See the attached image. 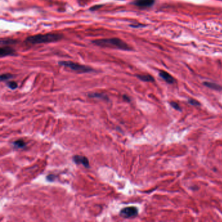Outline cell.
<instances>
[{
    "mask_svg": "<svg viewBox=\"0 0 222 222\" xmlns=\"http://www.w3.org/2000/svg\"><path fill=\"white\" fill-rule=\"evenodd\" d=\"M92 43L102 48H115L124 51L132 50V48L125 41L115 37L111 38L96 39V40L92 41Z\"/></svg>",
    "mask_w": 222,
    "mask_h": 222,
    "instance_id": "obj_1",
    "label": "cell"
},
{
    "mask_svg": "<svg viewBox=\"0 0 222 222\" xmlns=\"http://www.w3.org/2000/svg\"><path fill=\"white\" fill-rule=\"evenodd\" d=\"M63 38V35L61 33H49L46 34H38L29 36L25 38V41L32 44H37L57 42L61 40Z\"/></svg>",
    "mask_w": 222,
    "mask_h": 222,
    "instance_id": "obj_2",
    "label": "cell"
},
{
    "mask_svg": "<svg viewBox=\"0 0 222 222\" xmlns=\"http://www.w3.org/2000/svg\"><path fill=\"white\" fill-rule=\"evenodd\" d=\"M58 64L61 65V66H63L65 67L70 68V70L76 72V73H88L94 71L93 68L90 67L86 66V65H80L79 63H74V62L70 61H59Z\"/></svg>",
    "mask_w": 222,
    "mask_h": 222,
    "instance_id": "obj_3",
    "label": "cell"
},
{
    "mask_svg": "<svg viewBox=\"0 0 222 222\" xmlns=\"http://www.w3.org/2000/svg\"><path fill=\"white\" fill-rule=\"evenodd\" d=\"M120 216L125 218H133L138 216V210L134 207H128L124 208L120 212Z\"/></svg>",
    "mask_w": 222,
    "mask_h": 222,
    "instance_id": "obj_4",
    "label": "cell"
},
{
    "mask_svg": "<svg viewBox=\"0 0 222 222\" xmlns=\"http://www.w3.org/2000/svg\"><path fill=\"white\" fill-rule=\"evenodd\" d=\"M16 55V51L14 49L12 48L11 47L9 46H1V48H0V57L1 58L9 56V55Z\"/></svg>",
    "mask_w": 222,
    "mask_h": 222,
    "instance_id": "obj_5",
    "label": "cell"
},
{
    "mask_svg": "<svg viewBox=\"0 0 222 222\" xmlns=\"http://www.w3.org/2000/svg\"><path fill=\"white\" fill-rule=\"evenodd\" d=\"M73 161L76 163V164H81L86 168H89V162L86 156L76 155L73 157Z\"/></svg>",
    "mask_w": 222,
    "mask_h": 222,
    "instance_id": "obj_6",
    "label": "cell"
},
{
    "mask_svg": "<svg viewBox=\"0 0 222 222\" xmlns=\"http://www.w3.org/2000/svg\"><path fill=\"white\" fill-rule=\"evenodd\" d=\"M155 3V0H135L133 4L138 7L147 8L150 7Z\"/></svg>",
    "mask_w": 222,
    "mask_h": 222,
    "instance_id": "obj_7",
    "label": "cell"
},
{
    "mask_svg": "<svg viewBox=\"0 0 222 222\" xmlns=\"http://www.w3.org/2000/svg\"><path fill=\"white\" fill-rule=\"evenodd\" d=\"M160 76L163 80H165L166 82L168 83H173L175 82V79L171 74H169L168 73L165 71H160L159 73Z\"/></svg>",
    "mask_w": 222,
    "mask_h": 222,
    "instance_id": "obj_8",
    "label": "cell"
},
{
    "mask_svg": "<svg viewBox=\"0 0 222 222\" xmlns=\"http://www.w3.org/2000/svg\"><path fill=\"white\" fill-rule=\"evenodd\" d=\"M139 80L143 81H154V78L152 77L150 75H137L136 76Z\"/></svg>",
    "mask_w": 222,
    "mask_h": 222,
    "instance_id": "obj_9",
    "label": "cell"
},
{
    "mask_svg": "<svg viewBox=\"0 0 222 222\" xmlns=\"http://www.w3.org/2000/svg\"><path fill=\"white\" fill-rule=\"evenodd\" d=\"M12 145L16 149H23L25 147V143L23 141V140L20 139L13 142Z\"/></svg>",
    "mask_w": 222,
    "mask_h": 222,
    "instance_id": "obj_10",
    "label": "cell"
},
{
    "mask_svg": "<svg viewBox=\"0 0 222 222\" xmlns=\"http://www.w3.org/2000/svg\"><path fill=\"white\" fill-rule=\"evenodd\" d=\"M16 41L15 40H12V39L11 38H1V46H8L10 44H14Z\"/></svg>",
    "mask_w": 222,
    "mask_h": 222,
    "instance_id": "obj_11",
    "label": "cell"
},
{
    "mask_svg": "<svg viewBox=\"0 0 222 222\" xmlns=\"http://www.w3.org/2000/svg\"><path fill=\"white\" fill-rule=\"evenodd\" d=\"M204 85L205 86H207L209 88H211V89H214V90H221V87L218 86V85L214 83H210V82H205Z\"/></svg>",
    "mask_w": 222,
    "mask_h": 222,
    "instance_id": "obj_12",
    "label": "cell"
},
{
    "mask_svg": "<svg viewBox=\"0 0 222 222\" xmlns=\"http://www.w3.org/2000/svg\"><path fill=\"white\" fill-rule=\"evenodd\" d=\"M89 96L91 98H97V99H100L103 100H107V96L105 94L102 93H91L89 94Z\"/></svg>",
    "mask_w": 222,
    "mask_h": 222,
    "instance_id": "obj_13",
    "label": "cell"
},
{
    "mask_svg": "<svg viewBox=\"0 0 222 222\" xmlns=\"http://www.w3.org/2000/svg\"><path fill=\"white\" fill-rule=\"evenodd\" d=\"M7 86L9 88H10L11 89H16V88L18 87V83L16 82V81H9V82L7 83Z\"/></svg>",
    "mask_w": 222,
    "mask_h": 222,
    "instance_id": "obj_14",
    "label": "cell"
},
{
    "mask_svg": "<svg viewBox=\"0 0 222 222\" xmlns=\"http://www.w3.org/2000/svg\"><path fill=\"white\" fill-rule=\"evenodd\" d=\"M12 78V75L11 74H3L1 75V77H0V79H1V81H5V80H8L11 78Z\"/></svg>",
    "mask_w": 222,
    "mask_h": 222,
    "instance_id": "obj_15",
    "label": "cell"
},
{
    "mask_svg": "<svg viewBox=\"0 0 222 222\" xmlns=\"http://www.w3.org/2000/svg\"><path fill=\"white\" fill-rule=\"evenodd\" d=\"M188 103L191 104V105H192V106H200L201 105L200 103L197 100L193 99H189L188 100Z\"/></svg>",
    "mask_w": 222,
    "mask_h": 222,
    "instance_id": "obj_16",
    "label": "cell"
},
{
    "mask_svg": "<svg viewBox=\"0 0 222 222\" xmlns=\"http://www.w3.org/2000/svg\"><path fill=\"white\" fill-rule=\"evenodd\" d=\"M170 105L173 107V108L176 110H178V111H181V108L180 106L178 105V104L177 103V102H170Z\"/></svg>",
    "mask_w": 222,
    "mask_h": 222,
    "instance_id": "obj_17",
    "label": "cell"
},
{
    "mask_svg": "<svg viewBox=\"0 0 222 222\" xmlns=\"http://www.w3.org/2000/svg\"><path fill=\"white\" fill-rule=\"evenodd\" d=\"M103 7V5H96L93 6L92 7H91L89 9V10L91 11H96V10L100 9L101 7Z\"/></svg>",
    "mask_w": 222,
    "mask_h": 222,
    "instance_id": "obj_18",
    "label": "cell"
},
{
    "mask_svg": "<svg viewBox=\"0 0 222 222\" xmlns=\"http://www.w3.org/2000/svg\"><path fill=\"white\" fill-rule=\"evenodd\" d=\"M55 178V176L54 175H50L46 177V179L48 181H54Z\"/></svg>",
    "mask_w": 222,
    "mask_h": 222,
    "instance_id": "obj_19",
    "label": "cell"
},
{
    "mask_svg": "<svg viewBox=\"0 0 222 222\" xmlns=\"http://www.w3.org/2000/svg\"><path fill=\"white\" fill-rule=\"evenodd\" d=\"M123 99H125V100H127V101H128V102H130V99H129L128 96H127L126 95H124L123 96Z\"/></svg>",
    "mask_w": 222,
    "mask_h": 222,
    "instance_id": "obj_20",
    "label": "cell"
}]
</instances>
